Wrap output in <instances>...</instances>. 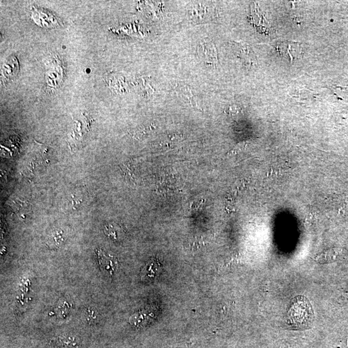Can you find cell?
Wrapping results in <instances>:
<instances>
[{
    "label": "cell",
    "instance_id": "6da1fadb",
    "mask_svg": "<svg viewBox=\"0 0 348 348\" xmlns=\"http://www.w3.org/2000/svg\"><path fill=\"white\" fill-rule=\"evenodd\" d=\"M288 323L297 328L310 327L314 321V313L306 297L298 296L293 298L287 313Z\"/></svg>",
    "mask_w": 348,
    "mask_h": 348
},
{
    "label": "cell",
    "instance_id": "7a4b0ae2",
    "mask_svg": "<svg viewBox=\"0 0 348 348\" xmlns=\"http://www.w3.org/2000/svg\"><path fill=\"white\" fill-rule=\"evenodd\" d=\"M278 53L290 61L299 58L302 54L301 48L298 43L295 42H282L277 45Z\"/></svg>",
    "mask_w": 348,
    "mask_h": 348
},
{
    "label": "cell",
    "instance_id": "3957f363",
    "mask_svg": "<svg viewBox=\"0 0 348 348\" xmlns=\"http://www.w3.org/2000/svg\"><path fill=\"white\" fill-rule=\"evenodd\" d=\"M198 52L199 57L204 63L214 65L218 62L216 47L212 43H200L198 46Z\"/></svg>",
    "mask_w": 348,
    "mask_h": 348
},
{
    "label": "cell",
    "instance_id": "277c9868",
    "mask_svg": "<svg viewBox=\"0 0 348 348\" xmlns=\"http://www.w3.org/2000/svg\"><path fill=\"white\" fill-rule=\"evenodd\" d=\"M237 54L247 68H252L257 65V58L250 46L242 44H236Z\"/></svg>",
    "mask_w": 348,
    "mask_h": 348
},
{
    "label": "cell",
    "instance_id": "5b68a950",
    "mask_svg": "<svg viewBox=\"0 0 348 348\" xmlns=\"http://www.w3.org/2000/svg\"><path fill=\"white\" fill-rule=\"evenodd\" d=\"M161 264L159 261L155 259H151L147 264L146 266L143 268L141 271V278L143 280H153L159 275L161 271Z\"/></svg>",
    "mask_w": 348,
    "mask_h": 348
},
{
    "label": "cell",
    "instance_id": "8992f818",
    "mask_svg": "<svg viewBox=\"0 0 348 348\" xmlns=\"http://www.w3.org/2000/svg\"><path fill=\"white\" fill-rule=\"evenodd\" d=\"M66 241L64 230L60 228L54 229L49 233L47 238V244L53 249H59Z\"/></svg>",
    "mask_w": 348,
    "mask_h": 348
},
{
    "label": "cell",
    "instance_id": "52a82bcc",
    "mask_svg": "<svg viewBox=\"0 0 348 348\" xmlns=\"http://www.w3.org/2000/svg\"><path fill=\"white\" fill-rule=\"evenodd\" d=\"M154 316L153 313L149 310H144L132 315L129 319V322L134 326L140 327L149 324Z\"/></svg>",
    "mask_w": 348,
    "mask_h": 348
},
{
    "label": "cell",
    "instance_id": "ba28073f",
    "mask_svg": "<svg viewBox=\"0 0 348 348\" xmlns=\"http://www.w3.org/2000/svg\"><path fill=\"white\" fill-rule=\"evenodd\" d=\"M57 344L61 348H79L81 343L77 337L73 335H65L59 337Z\"/></svg>",
    "mask_w": 348,
    "mask_h": 348
},
{
    "label": "cell",
    "instance_id": "9c48e42d",
    "mask_svg": "<svg viewBox=\"0 0 348 348\" xmlns=\"http://www.w3.org/2000/svg\"><path fill=\"white\" fill-rule=\"evenodd\" d=\"M99 261L101 267H103V269L110 275H112L116 272L117 267H117L118 262L116 259H114L112 257H106L102 253L101 251H99Z\"/></svg>",
    "mask_w": 348,
    "mask_h": 348
},
{
    "label": "cell",
    "instance_id": "30bf717a",
    "mask_svg": "<svg viewBox=\"0 0 348 348\" xmlns=\"http://www.w3.org/2000/svg\"><path fill=\"white\" fill-rule=\"evenodd\" d=\"M175 91L177 95L179 96L184 101L188 102V103L191 104L192 105H194L195 99L194 98V94H192V92L189 87L185 85L177 86Z\"/></svg>",
    "mask_w": 348,
    "mask_h": 348
},
{
    "label": "cell",
    "instance_id": "8fae6325",
    "mask_svg": "<svg viewBox=\"0 0 348 348\" xmlns=\"http://www.w3.org/2000/svg\"><path fill=\"white\" fill-rule=\"evenodd\" d=\"M84 198H85V195H84L83 192L81 191V190L80 191L79 190H75L70 196L69 205L71 206L73 209L79 207L81 204L83 203L84 200H85Z\"/></svg>",
    "mask_w": 348,
    "mask_h": 348
},
{
    "label": "cell",
    "instance_id": "7c38bea8",
    "mask_svg": "<svg viewBox=\"0 0 348 348\" xmlns=\"http://www.w3.org/2000/svg\"><path fill=\"white\" fill-rule=\"evenodd\" d=\"M98 312L95 308L89 307L86 312V319L89 323L95 322L97 320Z\"/></svg>",
    "mask_w": 348,
    "mask_h": 348
}]
</instances>
